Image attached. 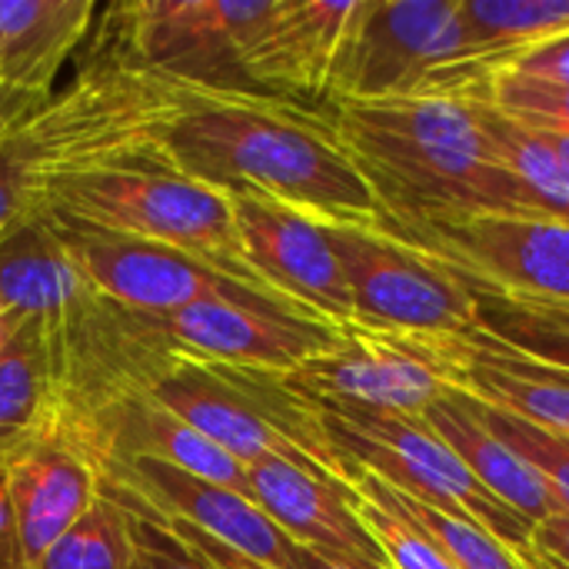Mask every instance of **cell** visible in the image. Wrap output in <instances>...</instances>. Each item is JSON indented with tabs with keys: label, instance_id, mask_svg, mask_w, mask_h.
<instances>
[{
	"label": "cell",
	"instance_id": "cell-11",
	"mask_svg": "<svg viewBox=\"0 0 569 569\" xmlns=\"http://www.w3.org/2000/svg\"><path fill=\"white\" fill-rule=\"evenodd\" d=\"M37 213V210H33ZM43 217V213H40ZM83 277L117 307L140 317H163L197 303H240L260 310H300L280 293L230 277L183 250L113 237L83 223L43 217ZM307 313V310H303Z\"/></svg>",
	"mask_w": 569,
	"mask_h": 569
},
{
	"label": "cell",
	"instance_id": "cell-36",
	"mask_svg": "<svg viewBox=\"0 0 569 569\" xmlns=\"http://www.w3.org/2000/svg\"><path fill=\"white\" fill-rule=\"evenodd\" d=\"M537 130V127H533ZM553 150H557V157H560V163L567 167V173H569V133H560V130H537Z\"/></svg>",
	"mask_w": 569,
	"mask_h": 569
},
{
	"label": "cell",
	"instance_id": "cell-4",
	"mask_svg": "<svg viewBox=\"0 0 569 569\" xmlns=\"http://www.w3.org/2000/svg\"><path fill=\"white\" fill-rule=\"evenodd\" d=\"M197 93L203 90L140 67L87 60L63 90H53L7 130L0 167L27 203V193L50 177L160 157L167 123Z\"/></svg>",
	"mask_w": 569,
	"mask_h": 569
},
{
	"label": "cell",
	"instance_id": "cell-2",
	"mask_svg": "<svg viewBox=\"0 0 569 569\" xmlns=\"http://www.w3.org/2000/svg\"><path fill=\"white\" fill-rule=\"evenodd\" d=\"M160 157L227 197L257 193L323 223L380 227L377 197L337 140L330 110L203 90L167 123Z\"/></svg>",
	"mask_w": 569,
	"mask_h": 569
},
{
	"label": "cell",
	"instance_id": "cell-33",
	"mask_svg": "<svg viewBox=\"0 0 569 569\" xmlns=\"http://www.w3.org/2000/svg\"><path fill=\"white\" fill-rule=\"evenodd\" d=\"M530 553L537 557H547L553 563H560L563 569H569V517L567 513H557L543 523L533 527L530 533Z\"/></svg>",
	"mask_w": 569,
	"mask_h": 569
},
{
	"label": "cell",
	"instance_id": "cell-25",
	"mask_svg": "<svg viewBox=\"0 0 569 569\" xmlns=\"http://www.w3.org/2000/svg\"><path fill=\"white\" fill-rule=\"evenodd\" d=\"M347 487L353 493V507L377 540L383 560L390 569H460L457 560L403 510L400 497L357 467H347Z\"/></svg>",
	"mask_w": 569,
	"mask_h": 569
},
{
	"label": "cell",
	"instance_id": "cell-30",
	"mask_svg": "<svg viewBox=\"0 0 569 569\" xmlns=\"http://www.w3.org/2000/svg\"><path fill=\"white\" fill-rule=\"evenodd\" d=\"M483 100L497 107L500 113L537 127V130H560L569 133V87L567 83H550L510 70H497L487 80Z\"/></svg>",
	"mask_w": 569,
	"mask_h": 569
},
{
	"label": "cell",
	"instance_id": "cell-32",
	"mask_svg": "<svg viewBox=\"0 0 569 569\" xmlns=\"http://www.w3.org/2000/svg\"><path fill=\"white\" fill-rule=\"evenodd\" d=\"M500 70L523 73V77H537V80H550V83H567L569 87V33L560 37V40H553V43H543V47L517 57V60H510Z\"/></svg>",
	"mask_w": 569,
	"mask_h": 569
},
{
	"label": "cell",
	"instance_id": "cell-19",
	"mask_svg": "<svg viewBox=\"0 0 569 569\" xmlns=\"http://www.w3.org/2000/svg\"><path fill=\"white\" fill-rule=\"evenodd\" d=\"M247 487H250V500L297 547L387 567L377 540L367 533L353 507L350 487L283 460L247 463Z\"/></svg>",
	"mask_w": 569,
	"mask_h": 569
},
{
	"label": "cell",
	"instance_id": "cell-26",
	"mask_svg": "<svg viewBox=\"0 0 569 569\" xmlns=\"http://www.w3.org/2000/svg\"><path fill=\"white\" fill-rule=\"evenodd\" d=\"M470 290L477 300V323H480L477 330H483L500 347H507L533 363H543L557 377L569 380V327H560V323L540 317L537 310H530L527 303L500 297L477 283H470Z\"/></svg>",
	"mask_w": 569,
	"mask_h": 569
},
{
	"label": "cell",
	"instance_id": "cell-5",
	"mask_svg": "<svg viewBox=\"0 0 569 569\" xmlns=\"http://www.w3.org/2000/svg\"><path fill=\"white\" fill-rule=\"evenodd\" d=\"M23 210L163 243L230 277L260 283L243 260L230 197L180 173L163 157H133L50 177L27 193Z\"/></svg>",
	"mask_w": 569,
	"mask_h": 569
},
{
	"label": "cell",
	"instance_id": "cell-27",
	"mask_svg": "<svg viewBox=\"0 0 569 569\" xmlns=\"http://www.w3.org/2000/svg\"><path fill=\"white\" fill-rule=\"evenodd\" d=\"M37 569H130L127 513L100 493L93 507L47 550Z\"/></svg>",
	"mask_w": 569,
	"mask_h": 569
},
{
	"label": "cell",
	"instance_id": "cell-6",
	"mask_svg": "<svg viewBox=\"0 0 569 569\" xmlns=\"http://www.w3.org/2000/svg\"><path fill=\"white\" fill-rule=\"evenodd\" d=\"M140 397L210 437L243 467L283 460L347 487V467L330 447L320 410L297 397L280 373L220 367L170 350Z\"/></svg>",
	"mask_w": 569,
	"mask_h": 569
},
{
	"label": "cell",
	"instance_id": "cell-15",
	"mask_svg": "<svg viewBox=\"0 0 569 569\" xmlns=\"http://www.w3.org/2000/svg\"><path fill=\"white\" fill-rule=\"evenodd\" d=\"M230 207L243 260L263 287L333 327L353 323L350 287L323 220L257 193H233Z\"/></svg>",
	"mask_w": 569,
	"mask_h": 569
},
{
	"label": "cell",
	"instance_id": "cell-28",
	"mask_svg": "<svg viewBox=\"0 0 569 569\" xmlns=\"http://www.w3.org/2000/svg\"><path fill=\"white\" fill-rule=\"evenodd\" d=\"M397 497H400L403 510L457 560L460 569H530L517 550L500 543L493 533H487L473 520L447 513V510H437V507H427V503H417V500H410L403 493H397Z\"/></svg>",
	"mask_w": 569,
	"mask_h": 569
},
{
	"label": "cell",
	"instance_id": "cell-14",
	"mask_svg": "<svg viewBox=\"0 0 569 569\" xmlns=\"http://www.w3.org/2000/svg\"><path fill=\"white\" fill-rule=\"evenodd\" d=\"M97 463L100 493L113 503L150 520L193 527L267 569H300V547L250 497L153 457H97Z\"/></svg>",
	"mask_w": 569,
	"mask_h": 569
},
{
	"label": "cell",
	"instance_id": "cell-23",
	"mask_svg": "<svg viewBox=\"0 0 569 569\" xmlns=\"http://www.w3.org/2000/svg\"><path fill=\"white\" fill-rule=\"evenodd\" d=\"M60 423L63 410L53 397L43 360L27 333L17 330L0 353V473Z\"/></svg>",
	"mask_w": 569,
	"mask_h": 569
},
{
	"label": "cell",
	"instance_id": "cell-37",
	"mask_svg": "<svg viewBox=\"0 0 569 569\" xmlns=\"http://www.w3.org/2000/svg\"><path fill=\"white\" fill-rule=\"evenodd\" d=\"M13 333H17V323H13V320L7 317V310L0 307V353L7 350V343L13 340Z\"/></svg>",
	"mask_w": 569,
	"mask_h": 569
},
{
	"label": "cell",
	"instance_id": "cell-35",
	"mask_svg": "<svg viewBox=\"0 0 569 569\" xmlns=\"http://www.w3.org/2000/svg\"><path fill=\"white\" fill-rule=\"evenodd\" d=\"M300 569H390V567L360 563V560H343V557H330V553H317V550L300 547Z\"/></svg>",
	"mask_w": 569,
	"mask_h": 569
},
{
	"label": "cell",
	"instance_id": "cell-21",
	"mask_svg": "<svg viewBox=\"0 0 569 569\" xmlns=\"http://www.w3.org/2000/svg\"><path fill=\"white\" fill-rule=\"evenodd\" d=\"M423 420L500 503H507L533 527L563 513L547 480L510 443H503L490 427L480 423L460 390L447 387V393L427 410Z\"/></svg>",
	"mask_w": 569,
	"mask_h": 569
},
{
	"label": "cell",
	"instance_id": "cell-7",
	"mask_svg": "<svg viewBox=\"0 0 569 569\" xmlns=\"http://www.w3.org/2000/svg\"><path fill=\"white\" fill-rule=\"evenodd\" d=\"M483 97L460 0H360L330 73L340 100Z\"/></svg>",
	"mask_w": 569,
	"mask_h": 569
},
{
	"label": "cell",
	"instance_id": "cell-1",
	"mask_svg": "<svg viewBox=\"0 0 569 569\" xmlns=\"http://www.w3.org/2000/svg\"><path fill=\"white\" fill-rule=\"evenodd\" d=\"M0 307L40 353L67 423L140 397L170 353L153 320L107 300L33 210L0 230Z\"/></svg>",
	"mask_w": 569,
	"mask_h": 569
},
{
	"label": "cell",
	"instance_id": "cell-9",
	"mask_svg": "<svg viewBox=\"0 0 569 569\" xmlns=\"http://www.w3.org/2000/svg\"><path fill=\"white\" fill-rule=\"evenodd\" d=\"M320 417L343 467L373 473L417 503L467 517L517 553L530 547L533 523L500 503L427 420L367 410H320Z\"/></svg>",
	"mask_w": 569,
	"mask_h": 569
},
{
	"label": "cell",
	"instance_id": "cell-34",
	"mask_svg": "<svg viewBox=\"0 0 569 569\" xmlns=\"http://www.w3.org/2000/svg\"><path fill=\"white\" fill-rule=\"evenodd\" d=\"M43 100H47V97H43ZM37 103H40V97H27V93H17V90H10V87L0 83V140H3L7 130H10L20 117H27Z\"/></svg>",
	"mask_w": 569,
	"mask_h": 569
},
{
	"label": "cell",
	"instance_id": "cell-17",
	"mask_svg": "<svg viewBox=\"0 0 569 569\" xmlns=\"http://www.w3.org/2000/svg\"><path fill=\"white\" fill-rule=\"evenodd\" d=\"M3 487L17 567L37 569L47 550L100 497V463L90 433L63 420L50 437L3 467Z\"/></svg>",
	"mask_w": 569,
	"mask_h": 569
},
{
	"label": "cell",
	"instance_id": "cell-16",
	"mask_svg": "<svg viewBox=\"0 0 569 569\" xmlns=\"http://www.w3.org/2000/svg\"><path fill=\"white\" fill-rule=\"evenodd\" d=\"M167 350L220 367L290 373L340 343V330L303 310H260L240 303H197L150 317Z\"/></svg>",
	"mask_w": 569,
	"mask_h": 569
},
{
	"label": "cell",
	"instance_id": "cell-31",
	"mask_svg": "<svg viewBox=\"0 0 569 569\" xmlns=\"http://www.w3.org/2000/svg\"><path fill=\"white\" fill-rule=\"evenodd\" d=\"M120 507V503H117ZM127 513V533H130V569H213L203 557H197L167 523L150 520L143 513Z\"/></svg>",
	"mask_w": 569,
	"mask_h": 569
},
{
	"label": "cell",
	"instance_id": "cell-13",
	"mask_svg": "<svg viewBox=\"0 0 569 569\" xmlns=\"http://www.w3.org/2000/svg\"><path fill=\"white\" fill-rule=\"evenodd\" d=\"M280 377L317 410H367L413 420H423L450 387L430 337L380 333L357 323L340 330L337 347Z\"/></svg>",
	"mask_w": 569,
	"mask_h": 569
},
{
	"label": "cell",
	"instance_id": "cell-3",
	"mask_svg": "<svg viewBox=\"0 0 569 569\" xmlns=\"http://www.w3.org/2000/svg\"><path fill=\"white\" fill-rule=\"evenodd\" d=\"M330 127L380 207V227L540 217L493 160L470 97L340 100Z\"/></svg>",
	"mask_w": 569,
	"mask_h": 569
},
{
	"label": "cell",
	"instance_id": "cell-24",
	"mask_svg": "<svg viewBox=\"0 0 569 569\" xmlns=\"http://www.w3.org/2000/svg\"><path fill=\"white\" fill-rule=\"evenodd\" d=\"M473 103L493 160L527 193V200L540 217L569 223V173L560 163L557 150L533 127L500 113L487 100H473Z\"/></svg>",
	"mask_w": 569,
	"mask_h": 569
},
{
	"label": "cell",
	"instance_id": "cell-29",
	"mask_svg": "<svg viewBox=\"0 0 569 569\" xmlns=\"http://www.w3.org/2000/svg\"><path fill=\"white\" fill-rule=\"evenodd\" d=\"M467 403L480 417L483 427H490L503 443H510L547 480V487L553 490V497L560 500L563 513L569 517V437L540 430L533 423H523V420H517V417H510V413H503L483 400H473V397H467Z\"/></svg>",
	"mask_w": 569,
	"mask_h": 569
},
{
	"label": "cell",
	"instance_id": "cell-38",
	"mask_svg": "<svg viewBox=\"0 0 569 569\" xmlns=\"http://www.w3.org/2000/svg\"><path fill=\"white\" fill-rule=\"evenodd\" d=\"M520 557L527 560V567L530 569H563L560 563H553V560H547V557H537V553H530V550H523Z\"/></svg>",
	"mask_w": 569,
	"mask_h": 569
},
{
	"label": "cell",
	"instance_id": "cell-10",
	"mask_svg": "<svg viewBox=\"0 0 569 569\" xmlns=\"http://www.w3.org/2000/svg\"><path fill=\"white\" fill-rule=\"evenodd\" d=\"M353 300V323L400 337H470L477 300L443 260L370 223H327Z\"/></svg>",
	"mask_w": 569,
	"mask_h": 569
},
{
	"label": "cell",
	"instance_id": "cell-22",
	"mask_svg": "<svg viewBox=\"0 0 569 569\" xmlns=\"http://www.w3.org/2000/svg\"><path fill=\"white\" fill-rule=\"evenodd\" d=\"M460 3H463L483 90L490 73H497L510 60L569 33V0H460Z\"/></svg>",
	"mask_w": 569,
	"mask_h": 569
},
{
	"label": "cell",
	"instance_id": "cell-12",
	"mask_svg": "<svg viewBox=\"0 0 569 569\" xmlns=\"http://www.w3.org/2000/svg\"><path fill=\"white\" fill-rule=\"evenodd\" d=\"M510 300L569 307V223L550 217H473L383 227Z\"/></svg>",
	"mask_w": 569,
	"mask_h": 569
},
{
	"label": "cell",
	"instance_id": "cell-18",
	"mask_svg": "<svg viewBox=\"0 0 569 569\" xmlns=\"http://www.w3.org/2000/svg\"><path fill=\"white\" fill-rule=\"evenodd\" d=\"M360 0H270L243 47V67L260 93L330 110V73Z\"/></svg>",
	"mask_w": 569,
	"mask_h": 569
},
{
	"label": "cell",
	"instance_id": "cell-8",
	"mask_svg": "<svg viewBox=\"0 0 569 569\" xmlns=\"http://www.w3.org/2000/svg\"><path fill=\"white\" fill-rule=\"evenodd\" d=\"M270 0H130L103 13L87 60L127 63L210 93L267 97L243 67V47Z\"/></svg>",
	"mask_w": 569,
	"mask_h": 569
},
{
	"label": "cell",
	"instance_id": "cell-20",
	"mask_svg": "<svg viewBox=\"0 0 569 569\" xmlns=\"http://www.w3.org/2000/svg\"><path fill=\"white\" fill-rule=\"evenodd\" d=\"M93 17V0H0V83L27 97H50Z\"/></svg>",
	"mask_w": 569,
	"mask_h": 569
}]
</instances>
